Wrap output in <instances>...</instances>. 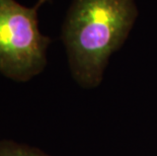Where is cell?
I'll return each instance as SVG.
<instances>
[{
    "mask_svg": "<svg viewBox=\"0 0 157 156\" xmlns=\"http://www.w3.org/2000/svg\"><path fill=\"white\" fill-rule=\"evenodd\" d=\"M135 0H73L62 28L69 68L85 89L102 82L111 56L134 25Z\"/></svg>",
    "mask_w": 157,
    "mask_h": 156,
    "instance_id": "cell-1",
    "label": "cell"
},
{
    "mask_svg": "<svg viewBox=\"0 0 157 156\" xmlns=\"http://www.w3.org/2000/svg\"><path fill=\"white\" fill-rule=\"evenodd\" d=\"M156 156H157V155H156Z\"/></svg>",
    "mask_w": 157,
    "mask_h": 156,
    "instance_id": "cell-4",
    "label": "cell"
},
{
    "mask_svg": "<svg viewBox=\"0 0 157 156\" xmlns=\"http://www.w3.org/2000/svg\"><path fill=\"white\" fill-rule=\"evenodd\" d=\"M0 156H51L39 149L15 142L4 141L0 143Z\"/></svg>",
    "mask_w": 157,
    "mask_h": 156,
    "instance_id": "cell-3",
    "label": "cell"
},
{
    "mask_svg": "<svg viewBox=\"0 0 157 156\" xmlns=\"http://www.w3.org/2000/svg\"><path fill=\"white\" fill-rule=\"evenodd\" d=\"M48 1L25 7L0 0V73L12 80L29 81L46 67L51 40L40 32L38 10Z\"/></svg>",
    "mask_w": 157,
    "mask_h": 156,
    "instance_id": "cell-2",
    "label": "cell"
}]
</instances>
